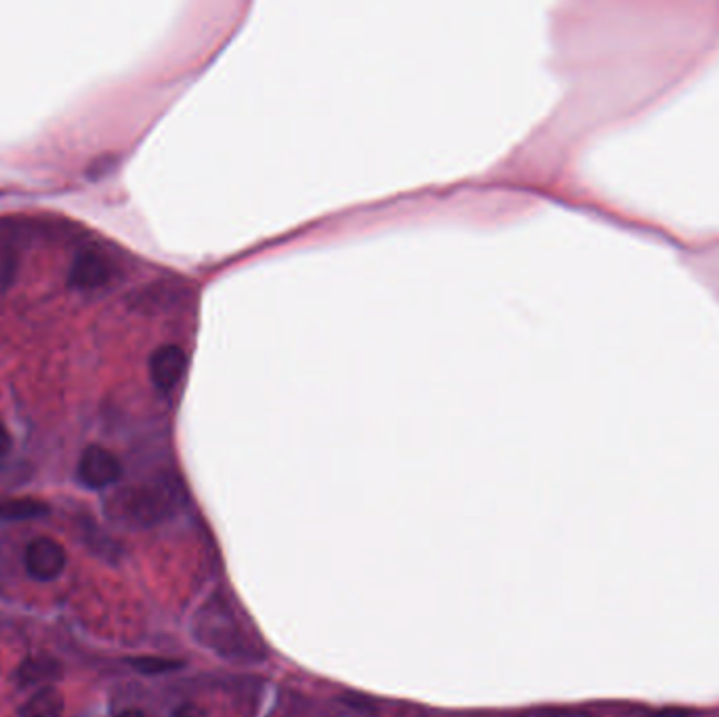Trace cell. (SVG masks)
<instances>
[{"label":"cell","instance_id":"11","mask_svg":"<svg viewBox=\"0 0 719 717\" xmlns=\"http://www.w3.org/2000/svg\"><path fill=\"white\" fill-rule=\"evenodd\" d=\"M173 717H207V716H204V711H202V709H198L196 705H181V707H177L176 714H173Z\"/></svg>","mask_w":719,"mask_h":717},{"label":"cell","instance_id":"10","mask_svg":"<svg viewBox=\"0 0 719 717\" xmlns=\"http://www.w3.org/2000/svg\"><path fill=\"white\" fill-rule=\"evenodd\" d=\"M131 665L136 667L137 671L148 674V676H156V674H164V671H173L177 667H181V663L169 659H158V657H141V659L131 660Z\"/></svg>","mask_w":719,"mask_h":717},{"label":"cell","instance_id":"13","mask_svg":"<svg viewBox=\"0 0 719 717\" xmlns=\"http://www.w3.org/2000/svg\"><path fill=\"white\" fill-rule=\"evenodd\" d=\"M117 717H148L141 709H124V711H120Z\"/></svg>","mask_w":719,"mask_h":717},{"label":"cell","instance_id":"14","mask_svg":"<svg viewBox=\"0 0 719 717\" xmlns=\"http://www.w3.org/2000/svg\"><path fill=\"white\" fill-rule=\"evenodd\" d=\"M650 717H686V714L678 711V709H669V711H659V714Z\"/></svg>","mask_w":719,"mask_h":717},{"label":"cell","instance_id":"4","mask_svg":"<svg viewBox=\"0 0 719 717\" xmlns=\"http://www.w3.org/2000/svg\"><path fill=\"white\" fill-rule=\"evenodd\" d=\"M26 568L37 581H53L66 568V551L58 541L40 537L26 549Z\"/></svg>","mask_w":719,"mask_h":717},{"label":"cell","instance_id":"2","mask_svg":"<svg viewBox=\"0 0 719 717\" xmlns=\"http://www.w3.org/2000/svg\"><path fill=\"white\" fill-rule=\"evenodd\" d=\"M196 636L217 655L233 660L257 659L253 644L244 638L240 625L223 604H209L196 620Z\"/></svg>","mask_w":719,"mask_h":717},{"label":"cell","instance_id":"3","mask_svg":"<svg viewBox=\"0 0 719 717\" xmlns=\"http://www.w3.org/2000/svg\"><path fill=\"white\" fill-rule=\"evenodd\" d=\"M122 476V466L108 448L103 446H89L78 464V478L80 482L89 488H106L114 485L118 478Z\"/></svg>","mask_w":719,"mask_h":717},{"label":"cell","instance_id":"7","mask_svg":"<svg viewBox=\"0 0 719 717\" xmlns=\"http://www.w3.org/2000/svg\"><path fill=\"white\" fill-rule=\"evenodd\" d=\"M61 714H63V697L59 690L49 686L28 698L20 709V717H61Z\"/></svg>","mask_w":719,"mask_h":717},{"label":"cell","instance_id":"1","mask_svg":"<svg viewBox=\"0 0 719 717\" xmlns=\"http://www.w3.org/2000/svg\"><path fill=\"white\" fill-rule=\"evenodd\" d=\"M183 501L177 482L156 480L120 492L110 511V518L129 528H150L171 518Z\"/></svg>","mask_w":719,"mask_h":717},{"label":"cell","instance_id":"9","mask_svg":"<svg viewBox=\"0 0 719 717\" xmlns=\"http://www.w3.org/2000/svg\"><path fill=\"white\" fill-rule=\"evenodd\" d=\"M59 676V665L49 657H34V659L23 660L20 671H18V681L21 686H37L42 681H51Z\"/></svg>","mask_w":719,"mask_h":717},{"label":"cell","instance_id":"6","mask_svg":"<svg viewBox=\"0 0 719 717\" xmlns=\"http://www.w3.org/2000/svg\"><path fill=\"white\" fill-rule=\"evenodd\" d=\"M108 278H110V268L101 257L96 252H80L70 268L68 282L78 291H93L103 287Z\"/></svg>","mask_w":719,"mask_h":717},{"label":"cell","instance_id":"12","mask_svg":"<svg viewBox=\"0 0 719 717\" xmlns=\"http://www.w3.org/2000/svg\"><path fill=\"white\" fill-rule=\"evenodd\" d=\"M9 448H11V434H9V429L4 427V424L0 421V457L7 455Z\"/></svg>","mask_w":719,"mask_h":717},{"label":"cell","instance_id":"5","mask_svg":"<svg viewBox=\"0 0 719 717\" xmlns=\"http://www.w3.org/2000/svg\"><path fill=\"white\" fill-rule=\"evenodd\" d=\"M188 369V356L179 346H162L150 358V379L160 394H171Z\"/></svg>","mask_w":719,"mask_h":717},{"label":"cell","instance_id":"8","mask_svg":"<svg viewBox=\"0 0 719 717\" xmlns=\"http://www.w3.org/2000/svg\"><path fill=\"white\" fill-rule=\"evenodd\" d=\"M49 514V505L42 504L39 499L21 497V499H7L0 501V520L7 522H20V520H32Z\"/></svg>","mask_w":719,"mask_h":717}]
</instances>
